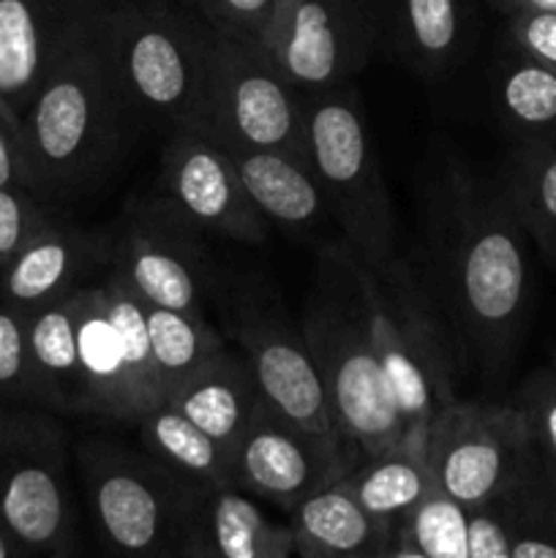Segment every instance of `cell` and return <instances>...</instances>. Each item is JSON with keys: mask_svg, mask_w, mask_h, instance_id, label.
<instances>
[{"mask_svg": "<svg viewBox=\"0 0 556 558\" xmlns=\"http://www.w3.org/2000/svg\"><path fill=\"white\" fill-rule=\"evenodd\" d=\"M428 196L423 281L461 368L499 381L527 325L529 238L501 185L488 189L469 169H445Z\"/></svg>", "mask_w": 556, "mask_h": 558, "instance_id": "cell-1", "label": "cell"}, {"mask_svg": "<svg viewBox=\"0 0 556 558\" xmlns=\"http://www.w3.org/2000/svg\"><path fill=\"white\" fill-rule=\"evenodd\" d=\"M20 120L31 194L65 199L104 178L134 120L114 85L101 25L47 76Z\"/></svg>", "mask_w": 556, "mask_h": 558, "instance_id": "cell-2", "label": "cell"}, {"mask_svg": "<svg viewBox=\"0 0 556 558\" xmlns=\"http://www.w3.org/2000/svg\"><path fill=\"white\" fill-rule=\"evenodd\" d=\"M300 332L319 368L352 469L365 458L407 445L401 414L371 343L352 259L341 240L322 248V272L300 316Z\"/></svg>", "mask_w": 556, "mask_h": 558, "instance_id": "cell-3", "label": "cell"}, {"mask_svg": "<svg viewBox=\"0 0 556 558\" xmlns=\"http://www.w3.org/2000/svg\"><path fill=\"white\" fill-rule=\"evenodd\" d=\"M349 259L371 343L401 414L403 441L425 450L431 420L458 398L456 343L420 267L403 256L382 270H368L352 254Z\"/></svg>", "mask_w": 556, "mask_h": 558, "instance_id": "cell-4", "label": "cell"}, {"mask_svg": "<svg viewBox=\"0 0 556 558\" xmlns=\"http://www.w3.org/2000/svg\"><path fill=\"white\" fill-rule=\"evenodd\" d=\"M114 85L131 120L174 131L191 123L216 31L180 0H109L101 22Z\"/></svg>", "mask_w": 556, "mask_h": 558, "instance_id": "cell-5", "label": "cell"}, {"mask_svg": "<svg viewBox=\"0 0 556 558\" xmlns=\"http://www.w3.org/2000/svg\"><path fill=\"white\" fill-rule=\"evenodd\" d=\"M309 161L341 243L368 270L401 256L390 189L352 85L303 96Z\"/></svg>", "mask_w": 556, "mask_h": 558, "instance_id": "cell-6", "label": "cell"}, {"mask_svg": "<svg viewBox=\"0 0 556 558\" xmlns=\"http://www.w3.org/2000/svg\"><path fill=\"white\" fill-rule=\"evenodd\" d=\"M80 474L101 543L114 558H174L200 490L167 466L112 439L80 447Z\"/></svg>", "mask_w": 556, "mask_h": 558, "instance_id": "cell-7", "label": "cell"}, {"mask_svg": "<svg viewBox=\"0 0 556 558\" xmlns=\"http://www.w3.org/2000/svg\"><path fill=\"white\" fill-rule=\"evenodd\" d=\"M87 414L136 423L164 403L147 338V303L112 270L71 292Z\"/></svg>", "mask_w": 556, "mask_h": 558, "instance_id": "cell-8", "label": "cell"}, {"mask_svg": "<svg viewBox=\"0 0 556 558\" xmlns=\"http://www.w3.org/2000/svg\"><path fill=\"white\" fill-rule=\"evenodd\" d=\"M185 129L200 131L218 147L276 150L309 161L303 96L265 49L221 33H216L200 104Z\"/></svg>", "mask_w": 556, "mask_h": 558, "instance_id": "cell-9", "label": "cell"}, {"mask_svg": "<svg viewBox=\"0 0 556 558\" xmlns=\"http://www.w3.org/2000/svg\"><path fill=\"white\" fill-rule=\"evenodd\" d=\"M0 521L38 558L74 556L65 434L49 414L0 409Z\"/></svg>", "mask_w": 556, "mask_h": 558, "instance_id": "cell-10", "label": "cell"}, {"mask_svg": "<svg viewBox=\"0 0 556 558\" xmlns=\"http://www.w3.org/2000/svg\"><path fill=\"white\" fill-rule=\"evenodd\" d=\"M434 485L463 507L480 510L534 474L537 456L516 403H447L425 434Z\"/></svg>", "mask_w": 556, "mask_h": 558, "instance_id": "cell-11", "label": "cell"}, {"mask_svg": "<svg viewBox=\"0 0 556 558\" xmlns=\"http://www.w3.org/2000/svg\"><path fill=\"white\" fill-rule=\"evenodd\" d=\"M227 336L249 360L265 407L341 458L349 474L352 463L347 445L338 434L319 368L311 357L300 325H292L273 303L251 294L238 303L232 300Z\"/></svg>", "mask_w": 556, "mask_h": 558, "instance_id": "cell-12", "label": "cell"}, {"mask_svg": "<svg viewBox=\"0 0 556 558\" xmlns=\"http://www.w3.org/2000/svg\"><path fill=\"white\" fill-rule=\"evenodd\" d=\"M107 232L109 267L147 305L205 314L216 272L200 229L167 199L131 202Z\"/></svg>", "mask_w": 556, "mask_h": 558, "instance_id": "cell-13", "label": "cell"}, {"mask_svg": "<svg viewBox=\"0 0 556 558\" xmlns=\"http://www.w3.org/2000/svg\"><path fill=\"white\" fill-rule=\"evenodd\" d=\"M379 47L374 0H281L265 52L300 96L352 85Z\"/></svg>", "mask_w": 556, "mask_h": 558, "instance_id": "cell-14", "label": "cell"}, {"mask_svg": "<svg viewBox=\"0 0 556 558\" xmlns=\"http://www.w3.org/2000/svg\"><path fill=\"white\" fill-rule=\"evenodd\" d=\"M158 191L200 232L249 245H262L270 234V223L245 194L232 158L194 129L167 134L158 163Z\"/></svg>", "mask_w": 556, "mask_h": 558, "instance_id": "cell-15", "label": "cell"}, {"mask_svg": "<svg viewBox=\"0 0 556 558\" xmlns=\"http://www.w3.org/2000/svg\"><path fill=\"white\" fill-rule=\"evenodd\" d=\"M109 0H0V101L22 118L47 76L101 25Z\"/></svg>", "mask_w": 556, "mask_h": 558, "instance_id": "cell-16", "label": "cell"}, {"mask_svg": "<svg viewBox=\"0 0 556 558\" xmlns=\"http://www.w3.org/2000/svg\"><path fill=\"white\" fill-rule=\"evenodd\" d=\"M232 458L234 488L287 512L333 480L347 477L341 458L267 407L249 425Z\"/></svg>", "mask_w": 556, "mask_h": 558, "instance_id": "cell-17", "label": "cell"}, {"mask_svg": "<svg viewBox=\"0 0 556 558\" xmlns=\"http://www.w3.org/2000/svg\"><path fill=\"white\" fill-rule=\"evenodd\" d=\"M107 265L109 232H87L55 218L0 272V294L9 308L27 316L63 300Z\"/></svg>", "mask_w": 556, "mask_h": 558, "instance_id": "cell-18", "label": "cell"}, {"mask_svg": "<svg viewBox=\"0 0 556 558\" xmlns=\"http://www.w3.org/2000/svg\"><path fill=\"white\" fill-rule=\"evenodd\" d=\"M379 44L423 80L463 63L474 33L472 0H374Z\"/></svg>", "mask_w": 556, "mask_h": 558, "instance_id": "cell-19", "label": "cell"}, {"mask_svg": "<svg viewBox=\"0 0 556 558\" xmlns=\"http://www.w3.org/2000/svg\"><path fill=\"white\" fill-rule=\"evenodd\" d=\"M167 403L229 452H234L238 441L265 407L249 360L229 347L202 363L189 379L180 381L169 392Z\"/></svg>", "mask_w": 556, "mask_h": 558, "instance_id": "cell-20", "label": "cell"}, {"mask_svg": "<svg viewBox=\"0 0 556 558\" xmlns=\"http://www.w3.org/2000/svg\"><path fill=\"white\" fill-rule=\"evenodd\" d=\"M232 158L245 194L267 223L283 232L309 238L333 221L325 194L309 161L276 150L221 147Z\"/></svg>", "mask_w": 556, "mask_h": 558, "instance_id": "cell-21", "label": "cell"}, {"mask_svg": "<svg viewBox=\"0 0 556 558\" xmlns=\"http://www.w3.org/2000/svg\"><path fill=\"white\" fill-rule=\"evenodd\" d=\"M289 529L300 558H376L398 537L396 529L365 512L343 477L294 505Z\"/></svg>", "mask_w": 556, "mask_h": 558, "instance_id": "cell-22", "label": "cell"}, {"mask_svg": "<svg viewBox=\"0 0 556 558\" xmlns=\"http://www.w3.org/2000/svg\"><path fill=\"white\" fill-rule=\"evenodd\" d=\"M27 357H31L33 403L58 412L87 414L71 294L27 314Z\"/></svg>", "mask_w": 556, "mask_h": 558, "instance_id": "cell-23", "label": "cell"}, {"mask_svg": "<svg viewBox=\"0 0 556 558\" xmlns=\"http://www.w3.org/2000/svg\"><path fill=\"white\" fill-rule=\"evenodd\" d=\"M140 445L194 490L234 485V458L167 401L136 420Z\"/></svg>", "mask_w": 556, "mask_h": 558, "instance_id": "cell-24", "label": "cell"}, {"mask_svg": "<svg viewBox=\"0 0 556 558\" xmlns=\"http://www.w3.org/2000/svg\"><path fill=\"white\" fill-rule=\"evenodd\" d=\"M194 523L221 558H292V529L273 523L249 494L234 485L202 490Z\"/></svg>", "mask_w": 556, "mask_h": 558, "instance_id": "cell-25", "label": "cell"}, {"mask_svg": "<svg viewBox=\"0 0 556 558\" xmlns=\"http://www.w3.org/2000/svg\"><path fill=\"white\" fill-rule=\"evenodd\" d=\"M343 480L365 512L396 532L403 518L436 488L425 450L412 445H396L365 458Z\"/></svg>", "mask_w": 556, "mask_h": 558, "instance_id": "cell-26", "label": "cell"}, {"mask_svg": "<svg viewBox=\"0 0 556 558\" xmlns=\"http://www.w3.org/2000/svg\"><path fill=\"white\" fill-rule=\"evenodd\" d=\"M494 109L518 145L556 136V71L516 47L501 54L491 80Z\"/></svg>", "mask_w": 556, "mask_h": 558, "instance_id": "cell-27", "label": "cell"}, {"mask_svg": "<svg viewBox=\"0 0 556 558\" xmlns=\"http://www.w3.org/2000/svg\"><path fill=\"white\" fill-rule=\"evenodd\" d=\"M501 191L527 238L556 270V136L518 145Z\"/></svg>", "mask_w": 556, "mask_h": 558, "instance_id": "cell-28", "label": "cell"}, {"mask_svg": "<svg viewBox=\"0 0 556 558\" xmlns=\"http://www.w3.org/2000/svg\"><path fill=\"white\" fill-rule=\"evenodd\" d=\"M147 338L164 401L180 381L189 379L202 363L227 347V338L207 322L205 314H185L158 305H147Z\"/></svg>", "mask_w": 556, "mask_h": 558, "instance_id": "cell-29", "label": "cell"}, {"mask_svg": "<svg viewBox=\"0 0 556 558\" xmlns=\"http://www.w3.org/2000/svg\"><path fill=\"white\" fill-rule=\"evenodd\" d=\"M512 558H556V510L537 483V469L494 501Z\"/></svg>", "mask_w": 556, "mask_h": 558, "instance_id": "cell-30", "label": "cell"}, {"mask_svg": "<svg viewBox=\"0 0 556 558\" xmlns=\"http://www.w3.org/2000/svg\"><path fill=\"white\" fill-rule=\"evenodd\" d=\"M398 534L407 537L425 558H472L469 543V510L458 501L431 490L398 526Z\"/></svg>", "mask_w": 556, "mask_h": 558, "instance_id": "cell-31", "label": "cell"}, {"mask_svg": "<svg viewBox=\"0 0 556 558\" xmlns=\"http://www.w3.org/2000/svg\"><path fill=\"white\" fill-rule=\"evenodd\" d=\"M512 403L523 414L540 469L556 474V368L532 371Z\"/></svg>", "mask_w": 556, "mask_h": 558, "instance_id": "cell-32", "label": "cell"}, {"mask_svg": "<svg viewBox=\"0 0 556 558\" xmlns=\"http://www.w3.org/2000/svg\"><path fill=\"white\" fill-rule=\"evenodd\" d=\"M189 3L216 33L265 49L281 0H189Z\"/></svg>", "mask_w": 556, "mask_h": 558, "instance_id": "cell-33", "label": "cell"}, {"mask_svg": "<svg viewBox=\"0 0 556 558\" xmlns=\"http://www.w3.org/2000/svg\"><path fill=\"white\" fill-rule=\"evenodd\" d=\"M55 218L41 196L20 185L0 189V272Z\"/></svg>", "mask_w": 556, "mask_h": 558, "instance_id": "cell-34", "label": "cell"}, {"mask_svg": "<svg viewBox=\"0 0 556 558\" xmlns=\"http://www.w3.org/2000/svg\"><path fill=\"white\" fill-rule=\"evenodd\" d=\"M0 392L33 401L27 316L5 303L0 305Z\"/></svg>", "mask_w": 556, "mask_h": 558, "instance_id": "cell-35", "label": "cell"}, {"mask_svg": "<svg viewBox=\"0 0 556 558\" xmlns=\"http://www.w3.org/2000/svg\"><path fill=\"white\" fill-rule=\"evenodd\" d=\"M507 16L510 47L556 71V14L548 11H512Z\"/></svg>", "mask_w": 556, "mask_h": 558, "instance_id": "cell-36", "label": "cell"}, {"mask_svg": "<svg viewBox=\"0 0 556 558\" xmlns=\"http://www.w3.org/2000/svg\"><path fill=\"white\" fill-rule=\"evenodd\" d=\"M11 185L25 189V145L20 114L0 101V189Z\"/></svg>", "mask_w": 556, "mask_h": 558, "instance_id": "cell-37", "label": "cell"}, {"mask_svg": "<svg viewBox=\"0 0 556 558\" xmlns=\"http://www.w3.org/2000/svg\"><path fill=\"white\" fill-rule=\"evenodd\" d=\"M469 543L472 558H512L494 505L469 512Z\"/></svg>", "mask_w": 556, "mask_h": 558, "instance_id": "cell-38", "label": "cell"}, {"mask_svg": "<svg viewBox=\"0 0 556 558\" xmlns=\"http://www.w3.org/2000/svg\"><path fill=\"white\" fill-rule=\"evenodd\" d=\"M174 558H221L213 550V545L207 543L205 534L200 532V526L194 523V518H191L189 529H185L183 539H180L178 550H174Z\"/></svg>", "mask_w": 556, "mask_h": 558, "instance_id": "cell-39", "label": "cell"}, {"mask_svg": "<svg viewBox=\"0 0 556 558\" xmlns=\"http://www.w3.org/2000/svg\"><path fill=\"white\" fill-rule=\"evenodd\" d=\"M501 14H512V11H548L556 14V0H491Z\"/></svg>", "mask_w": 556, "mask_h": 558, "instance_id": "cell-40", "label": "cell"}, {"mask_svg": "<svg viewBox=\"0 0 556 558\" xmlns=\"http://www.w3.org/2000/svg\"><path fill=\"white\" fill-rule=\"evenodd\" d=\"M0 558H38L33 550H27L14 534L5 529V523L0 521Z\"/></svg>", "mask_w": 556, "mask_h": 558, "instance_id": "cell-41", "label": "cell"}, {"mask_svg": "<svg viewBox=\"0 0 556 558\" xmlns=\"http://www.w3.org/2000/svg\"><path fill=\"white\" fill-rule=\"evenodd\" d=\"M376 558H425V556L420 554V550L414 548L407 537H401V534H398L396 543H392L385 554H379Z\"/></svg>", "mask_w": 556, "mask_h": 558, "instance_id": "cell-42", "label": "cell"}, {"mask_svg": "<svg viewBox=\"0 0 556 558\" xmlns=\"http://www.w3.org/2000/svg\"><path fill=\"white\" fill-rule=\"evenodd\" d=\"M537 483H540V488H543L545 499H548L551 507L556 510V474L543 472V469H540V463H537Z\"/></svg>", "mask_w": 556, "mask_h": 558, "instance_id": "cell-43", "label": "cell"}, {"mask_svg": "<svg viewBox=\"0 0 556 558\" xmlns=\"http://www.w3.org/2000/svg\"><path fill=\"white\" fill-rule=\"evenodd\" d=\"M551 368H556V352H554V360H551Z\"/></svg>", "mask_w": 556, "mask_h": 558, "instance_id": "cell-44", "label": "cell"}]
</instances>
